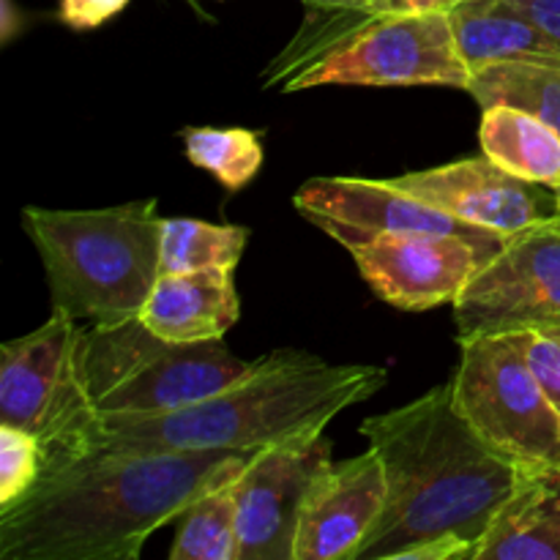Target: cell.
<instances>
[{"label": "cell", "mask_w": 560, "mask_h": 560, "mask_svg": "<svg viewBox=\"0 0 560 560\" xmlns=\"http://www.w3.org/2000/svg\"><path fill=\"white\" fill-rule=\"evenodd\" d=\"M257 454L88 448L47 465L0 509V560H137L159 528L235 485Z\"/></svg>", "instance_id": "cell-1"}, {"label": "cell", "mask_w": 560, "mask_h": 560, "mask_svg": "<svg viewBox=\"0 0 560 560\" xmlns=\"http://www.w3.org/2000/svg\"><path fill=\"white\" fill-rule=\"evenodd\" d=\"M386 468V506L353 560H476L523 468L454 405L452 383L361 424Z\"/></svg>", "instance_id": "cell-2"}, {"label": "cell", "mask_w": 560, "mask_h": 560, "mask_svg": "<svg viewBox=\"0 0 560 560\" xmlns=\"http://www.w3.org/2000/svg\"><path fill=\"white\" fill-rule=\"evenodd\" d=\"M386 377L372 364H328L301 350H273L249 377L189 408L102 413L88 448L257 452L320 435L334 416L381 392Z\"/></svg>", "instance_id": "cell-3"}, {"label": "cell", "mask_w": 560, "mask_h": 560, "mask_svg": "<svg viewBox=\"0 0 560 560\" xmlns=\"http://www.w3.org/2000/svg\"><path fill=\"white\" fill-rule=\"evenodd\" d=\"M22 228L42 257L52 310L93 326L140 317L162 277L156 200L96 211L22 208Z\"/></svg>", "instance_id": "cell-4"}, {"label": "cell", "mask_w": 560, "mask_h": 560, "mask_svg": "<svg viewBox=\"0 0 560 560\" xmlns=\"http://www.w3.org/2000/svg\"><path fill=\"white\" fill-rule=\"evenodd\" d=\"M260 366L230 353L222 339L170 342L140 317L80 334V377L102 413H170L189 408Z\"/></svg>", "instance_id": "cell-5"}, {"label": "cell", "mask_w": 560, "mask_h": 560, "mask_svg": "<svg viewBox=\"0 0 560 560\" xmlns=\"http://www.w3.org/2000/svg\"><path fill=\"white\" fill-rule=\"evenodd\" d=\"M74 317L52 310L36 331L0 345V424L36 438L44 468L77 457L98 427V410L80 377Z\"/></svg>", "instance_id": "cell-6"}, {"label": "cell", "mask_w": 560, "mask_h": 560, "mask_svg": "<svg viewBox=\"0 0 560 560\" xmlns=\"http://www.w3.org/2000/svg\"><path fill=\"white\" fill-rule=\"evenodd\" d=\"M452 394L463 419L520 468L560 463V413L517 331L459 339Z\"/></svg>", "instance_id": "cell-7"}, {"label": "cell", "mask_w": 560, "mask_h": 560, "mask_svg": "<svg viewBox=\"0 0 560 560\" xmlns=\"http://www.w3.org/2000/svg\"><path fill=\"white\" fill-rule=\"evenodd\" d=\"M470 77L474 71L459 52L452 14L448 9H432L377 16L326 58L284 82L282 91L326 85H441L468 91Z\"/></svg>", "instance_id": "cell-8"}, {"label": "cell", "mask_w": 560, "mask_h": 560, "mask_svg": "<svg viewBox=\"0 0 560 560\" xmlns=\"http://www.w3.org/2000/svg\"><path fill=\"white\" fill-rule=\"evenodd\" d=\"M457 337L560 326V224L514 235L454 301Z\"/></svg>", "instance_id": "cell-9"}, {"label": "cell", "mask_w": 560, "mask_h": 560, "mask_svg": "<svg viewBox=\"0 0 560 560\" xmlns=\"http://www.w3.org/2000/svg\"><path fill=\"white\" fill-rule=\"evenodd\" d=\"M353 255L364 282L397 310L454 304L492 257L457 235L366 233L331 219H310Z\"/></svg>", "instance_id": "cell-10"}, {"label": "cell", "mask_w": 560, "mask_h": 560, "mask_svg": "<svg viewBox=\"0 0 560 560\" xmlns=\"http://www.w3.org/2000/svg\"><path fill=\"white\" fill-rule=\"evenodd\" d=\"M326 432L260 448L233 485L238 560H295L301 506L312 481L331 465Z\"/></svg>", "instance_id": "cell-11"}, {"label": "cell", "mask_w": 560, "mask_h": 560, "mask_svg": "<svg viewBox=\"0 0 560 560\" xmlns=\"http://www.w3.org/2000/svg\"><path fill=\"white\" fill-rule=\"evenodd\" d=\"M388 180L463 222L506 238L539 228L558 213L556 189L512 175L485 153Z\"/></svg>", "instance_id": "cell-12"}, {"label": "cell", "mask_w": 560, "mask_h": 560, "mask_svg": "<svg viewBox=\"0 0 560 560\" xmlns=\"http://www.w3.org/2000/svg\"><path fill=\"white\" fill-rule=\"evenodd\" d=\"M295 208L306 219H331L366 233L394 235H457L495 257L512 238L463 222L392 180L370 178H310L295 191Z\"/></svg>", "instance_id": "cell-13"}, {"label": "cell", "mask_w": 560, "mask_h": 560, "mask_svg": "<svg viewBox=\"0 0 560 560\" xmlns=\"http://www.w3.org/2000/svg\"><path fill=\"white\" fill-rule=\"evenodd\" d=\"M386 506V468L375 448L315 476L301 506L295 560H353Z\"/></svg>", "instance_id": "cell-14"}, {"label": "cell", "mask_w": 560, "mask_h": 560, "mask_svg": "<svg viewBox=\"0 0 560 560\" xmlns=\"http://www.w3.org/2000/svg\"><path fill=\"white\" fill-rule=\"evenodd\" d=\"M235 268L162 273L140 312V320L170 342L224 339L241 315Z\"/></svg>", "instance_id": "cell-15"}, {"label": "cell", "mask_w": 560, "mask_h": 560, "mask_svg": "<svg viewBox=\"0 0 560 560\" xmlns=\"http://www.w3.org/2000/svg\"><path fill=\"white\" fill-rule=\"evenodd\" d=\"M476 560H560V463L523 468Z\"/></svg>", "instance_id": "cell-16"}, {"label": "cell", "mask_w": 560, "mask_h": 560, "mask_svg": "<svg viewBox=\"0 0 560 560\" xmlns=\"http://www.w3.org/2000/svg\"><path fill=\"white\" fill-rule=\"evenodd\" d=\"M459 52L470 71L492 63H560V44L503 0H457L448 5Z\"/></svg>", "instance_id": "cell-17"}, {"label": "cell", "mask_w": 560, "mask_h": 560, "mask_svg": "<svg viewBox=\"0 0 560 560\" xmlns=\"http://www.w3.org/2000/svg\"><path fill=\"white\" fill-rule=\"evenodd\" d=\"M481 153L534 184H560V135L550 124L512 104L481 107Z\"/></svg>", "instance_id": "cell-18"}, {"label": "cell", "mask_w": 560, "mask_h": 560, "mask_svg": "<svg viewBox=\"0 0 560 560\" xmlns=\"http://www.w3.org/2000/svg\"><path fill=\"white\" fill-rule=\"evenodd\" d=\"M301 3L306 9L304 25L266 71L262 82L266 88H284V82L326 58L366 25L364 0H301Z\"/></svg>", "instance_id": "cell-19"}, {"label": "cell", "mask_w": 560, "mask_h": 560, "mask_svg": "<svg viewBox=\"0 0 560 560\" xmlns=\"http://www.w3.org/2000/svg\"><path fill=\"white\" fill-rule=\"evenodd\" d=\"M479 107L512 104L536 115L560 135V63H492L476 69L468 85Z\"/></svg>", "instance_id": "cell-20"}, {"label": "cell", "mask_w": 560, "mask_h": 560, "mask_svg": "<svg viewBox=\"0 0 560 560\" xmlns=\"http://www.w3.org/2000/svg\"><path fill=\"white\" fill-rule=\"evenodd\" d=\"M249 241V230L238 224H211L202 219H164L162 273L235 268Z\"/></svg>", "instance_id": "cell-21"}, {"label": "cell", "mask_w": 560, "mask_h": 560, "mask_svg": "<svg viewBox=\"0 0 560 560\" xmlns=\"http://www.w3.org/2000/svg\"><path fill=\"white\" fill-rule=\"evenodd\" d=\"M238 517L233 485L197 498L180 514V530L170 547V560H238Z\"/></svg>", "instance_id": "cell-22"}, {"label": "cell", "mask_w": 560, "mask_h": 560, "mask_svg": "<svg viewBox=\"0 0 560 560\" xmlns=\"http://www.w3.org/2000/svg\"><path fill=\"white\" fill-rule=\"evenodd\" d=\"M184 135L186 156L195 167L211 173L228 191H238L260 173L262 140L252 129H217V126H191Z\"/></svg>", "instance_id": "cell-23"}, {"label": "cell", "mask_w": 560, "mask_h": 560, "mask_svg": "<svg viewBox=\"0 0 560 560\" xmlns=\"http://www.w3.org/2000/svg\"><path fill=\"white\" fill-rule=\"evenodd\" d=\"M44 470L42 443L25 430L0 424V509L20 501Z\"/></svg>", "instance_id": "cell-24"}, {"label": "cell", "mask_w": 560, "mask_h": 560, "mask_svg": "<svg viewBox=\"0 0 560 560\" xmlns=\"http://www.w3.org/2000/svg\"><path fill=\"white\" fill-rule=\"evenodd\" d=\"M536 381L560 413V326L517 331Z\"/></svg>", "instance_id": "cell-25"}, {"label": "cell", "mask_w": 560, "mask_h": 560, "mask_svg": "<svg viewBox=\"0 0 560 560\" xmlns=\"http://www.w3.org/2000/svg\"><path fill=\"white\" fill-rule=\"evenodd\" d=\"M131 0H60L58 20L74 31H93L118 16Z\"/></svg>", "instance_id": "cell-26"}, {"label": "cell", "mask_w": 560, "mask_h": 560, "mask_svg": "<svg viewBox=\"0 0 560 560\" xmlns=\"http://www.w3.org/2000/svg\"><path fill=\"white\" fill-rule=\"evenodd\" d=\"M503 3L528 16L560 44V0H503Z\"/></svg>", "instance_id": "cell-27"}, {"label": "cell", "mask_w": 560, "mask_h": 560, "mask_svg": "<svg viewBox=\"0 0 560 560\" xmlns=\"http://www.w3.org/2000/svg\"><path fill=\"white\" fill-rule=\"evenodd\" d=\"M454 0H364L366 25L377 16L386 14H408V11H432V9H448Z\"/></svg>", "instance_id": "cell-28"}, {"label": "cell", "mask_w": 560, "mask_h": 560, "mask_svg": "<svg viewBox=\"0 0 560 560\" xmlns=\"http://www.w3.org/2000/svg\"><path fill=\"white\" fill-rule=\"evenodd\" d=\"M556 202H558V213H556V219H552V222L560 224V184L556 186Z\"/></svg>", "instance_id": "cell-29"}, {"label": "cell", "mask_w": 560, "mask_h": 560, "mask_svg": "<svg viewBox=\"0 0 560 560\" xmlns=\"http://www.w3.org/2000/svg\"><path fill=\"white\" fill-rule=\"evenodd\" d=\"M454 3H457V0H454Z\"/></svg>", "instance_id": "cell-30"}]
</instances>
